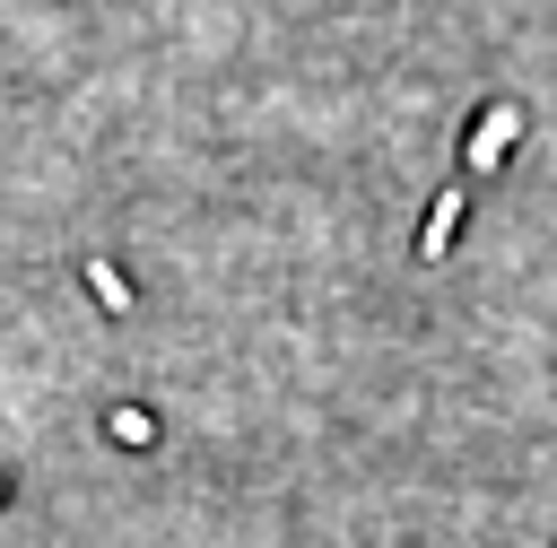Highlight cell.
<instances>
[{"instance_id": "cell-1", "label": "cell", "mask_w": 557, "mask_h": 548, "mask_svg": "<svg viewBox=\"0 0 557 548\" xmlns=\"http://www.w3.org/2000/svg\"><path fill=\"white\" fill-rule=\"evenodd\" d=\"M513 130H522V104H496V113H487V122L470 130V174H487V165H496V157L513 148Z\"/></svg>"}, {"instance_id": "cell-2", "label": "cell", "mask_w": 557, "mask_h": 548, "mask_svg": "<svg viewBox=\"0 0 557 548\" xmlns=\"http://www.w3.org/2000/svg\"><path fill=\"white\" fill-rule=\"evenodd\" d=\"M87 287H96L113 313H131V287H122V270H113V261H87Z\"/></svg>"}, {"instance_id": "cell-3", "label": "cell", "mask_w": 557, "mask_h": 548, "mask_svg": "<svg viewBox=\"0 0 557 548\" xmlns=\"http://www.w3.org/2000/svg\"><path fill=\"white\" fill-rule=\"evenodd\" d=\"M453 217H461V191H444V200H435V217H426V252H444V244H453Z\"/></svg>"}]
</instances>
